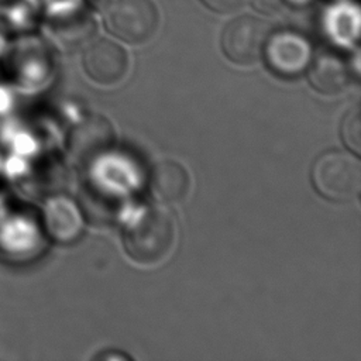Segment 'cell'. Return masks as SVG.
<instances>
[{
  "instance_id": "cell-8",
  "label": "cell",
  "mask_w": 361,
  "mask_h": 361,
  "mask_svg": "<svg viewBox=\"0 0 361 361\" xmlns=\"http://www.w3.org/2000/svg\"><path fill=\"white\" fill-rule=\"evenodd\" d=\"M268 37L267 25L257 17L244 14L231 20L221 32V49L237 65H251L262 54Z\"/></svg>"
},
{
  "instance_id": "cell-16",
  "label": "cell",
  "mask_w": 361,
  "mask_h": 361,
  "mask_svg": "<svg viewBox=\"0 0 361 361\" xmlns=\"http://www.w3.org/2000/svg\"><path fill=\"white\" fill-rule=\"evenodd\" d=\"M55 34L68 44L80 45L92 38L94 23L92 17L82 10L69 8L58 16L49 18Z\"/></svg>"
},
{
  "instance_id": "cell-22",
  "label": "cell",
  "mask_w": 361,
  "mask_h": 361,
  "mask_svg": "<svg viewBox=\"0 0 361 361\" xmlns=\"http://www.w3.org/2000/svg\"><path fill=\"white\" fill-rule=\"evenodd\" d=\"M8 42H10L8 35H6L3 31H0V56H3V54L6 52Z\"/></svg>"
},
{
  "instance_id": "cell-11",
  "label": "cell",
  "mask_w": 361,
  "mask_h": 361,
  "mask_svg": "<svg viewBox=\"0 0 361 361\" xmlns=\"http://www.w3.org/2000/svg\"><path fill=\"white\" fill-rule=\"evenodd\" d=\"M124 189L117 183H107L106 178H93L82 189V203L79 204L83 216L100 224L113 221L123 206Z\"/></svg>"
},
{
  "instance_id": "cell-18",
  "label": "cell",
  "mask_w": 361,
  "mask_h": 361,
  "mask_svg": "<svg viewBox=\"0 0 361 361\" xmlns=\"http://www.w3.org/2000/svg\"><path fill=\"white\" fill-rule=\"evenodd\" d=\"M202 3L217 13H231L243 7L247 0H202Z\"/></svg>"
},
{
  "instance_id": "cell-20",
  "label": "cell",
  "mask_w": 361,
  "mask_h": 361,
  "mask_svg": "<svg viewBox=\"0 0 361 361\" xmlns=\"http://www.w3.org/2000/svg\"><path fill=\"white\" fill-rule=\"evenodd\" d=\"M13 107L11 86L0 85V117L8 114Z\"/></svg>"
},
{
  "instance_id": "cell-4",
  "label": "cell",
  "mask_w": 361,
  "mask_h": 361,
  "mask_svg": "<svg viewBox=\"0 0 361 361\" xmlns=\"http://www.w3.org/2000/svg\"><path fill=\"white\" fill-rule=\"evenodd\" d=\"M106 25L128 44H142L155 34L159 16L151 0H113L104 11Z\"/></svg>"
},
{
  "instance_id": "cell-1",
  "label": "cell",
  "mask_w": 361,
  "mask_h": 361,
  "mask_svg": "<svg viewBox=\"0 0 361 361\" xmlns=\"http://www.w3.org/2000/svg\"><path fill=\"white\" fill-rule=\"evenodd\" d=\"M175 221L161 206L140 212L126 227L123 243L127 254L138 264L154 265L164 261L175 244Z\"/></svg>"
},
{
  "instance_id": "cell-10",
  "label": "cell",
  "mask_w": 361,
  "mask_h": 361,
  "mask_svg": "<svg viewBox=\"0 0 361 361\" xmlns=\"http://www.w3.org/2000/svg\"><path fill=\"white\" fill-rule=\"evenodd\" d=\"M83 217L79 203L65 195H52L42 207L44 234L58 244H71L83 231Z\"/></svg>"
},
{
  "instance_id": "cell-6",
  "label": "cell",
  "mask_w": 361,
  "mask_h": 361,
  "mask_svg": "<svg viewBox=\"0 0 361 361\" xmlns=\"http://www.w3.org/2000/svg\"><path fill=\"white\" fill-rule=\"evenodd\" d=\"M114 142V128L102 114H89L68 133V151L80 166H89L107 154Z\"/></svg>"
},
{
  "instance_id": "cell-7",
  "label": "cell",
  "mask_w": 361,
  "mask_h": 361,
  "mask_svg": "<svg viewBox=\"0 0 361 361\" xmlns=\"http://www.w3.org/2000/svg\"><path fill=\"white\" fill-rule=\"evenodd\" d=\"M44 247V230L24 213L0 214V255L23 262L35 258Z\"/></svg>"
},
{
  "instance_id": "cell-17",
  "label": "cell",
  "mask_w": 361,
  "mask_h": 361,
  "mask_svg": "<svg viewBox=\"0 0 361 361\" xmlns=\"http://www.w3.org/2000/svg\"><path fill=\"white\" fill-rule=\"evenodd\" d=\"M341 138L345 147L355 155L361 154V113L355 107L348 110L341 121Z\"/></svg>"
},
{
  "instance_id": "cell-2",
  "label": "cell",
  "mask_w": 361,
  "mask_h": 361,
  "mask_svg": "<svg viewBox=\"0 0 361 361\" xmlns=\"http://www.w3.org/2000/svg\"><path fill=\"white\" fill-rule=\"evenodd\" d=\"M310 178L314 189L331 202H347L361 188L358 161L343 151H327L313 164Z\"/></svg>"
},
{
  "instance_id": "cell-12",
  "label": "cell",
  "mask_w": 361,
  "mask_h": 361,
  "mask_svg": "<svg viewBox=\"0 0 361 361\" xmlns=\"http://www.w3.org/2000/svg\"><path fill=\"white\" fill-rule=\"evenodd\" d=\"M309 82L320 93L337 94L351 82L348 62L334 51H322L309 63Z\"/></svg>"
},
{
  "instance_id": "cell-15",
  "label": "cell",
  "mask_w": 361,
  "mask_h": 361,
  "mask_svg": "<svg viewBox=\"0 0 361 361\" xmlns=\"http://www.w3.org/2000/svg\"><path fill=\"white\" fill-rule=\"evenodd\" d=\"M39 13L37 0H0V31L6 35L30 32Z\"/></svg>"
},
{
  "instance_id": "cell-14",
  "label": "cell",
  "mask_w": 361,
  "mask_h": 361,
  "mask_svg": "<svg viewBox=\"0 0 361 361\" xmlns=\"http://www.w3.org/2000/svg\"><path fill=\"white\" fill-rule=\"evenodd\" d=\"M324 28L340 44L354 42L360 31L358 7L344 0L330 6L324 13Z\"/></svg>"
},
{
  "instance_id": "cell-5",
  "label": "cell",
  "mask_w": 361,
  "mask_h": 361,
  "mask_svg": "<svg viewBox=\"0 0 361 361\" xmlns=\"http://www.w3.org/2000/svg\"><path fill=\"white\" fill-rule=\"evenodd\" d=\"M262 52L269 71L281 78L299 76L312 61L310 42L293 30L268 35Z\"/></svg>"
},
{
  "instance_id": "cell-3",
  "label": "cell",
  "mask_w": 361,
  "mask_h": 361,
  "mask_svg": "<svg viewBox=\"0 0 361 361\" xmlns=\"http://www.w3.org/2000/svg\"><path fill=\"white\" fill-rule=\"evenodd\" d=\"M13 86L23 92L42 86L52 69L51 54L45 44L28 32L17 35L14 42H8L3 54Z\"/></svg>"
},
{
  "instance_id": "cell-19",
  "label": "cell",
  "mask_w": 361,
  "mask_h": 361,
  "mask_svg": "<svg viewBox=\"0 0 361 361\" xmlns=\"http://www.w3.org/2000/svg\"><path fill=\"white\" fill-rule=\"evenodd\" d=\"M250 4L257 10L264 14H275L281 4L283 3L282 0H247Z\"/></svg>"
},
{
  "instance_id": "cell-23",
  "label": "cell",
  "mask_w": 361,
  "mask_h": 361,
  "mask_svg": "<svg viewBox=\"0 0 361 361\" xmlns=\"http://www.w3.org/2000/svg\"><path fill=\"white\" fill-rule=\"evenodd\" d=\"M282 1L292 7H303V6H307L312 0H282Z\"/></svg>"
},
{
  "instance_id": "cell-9",
  "label": "cell",
  "mask_w": 361,
  "mask_h": 361,
  "mask_svg": "<svg viewBox=\"0 0 361 361\" xmlns=\"http://www.w3.org/2000/svg\"><path fill=\"white\" fill-rule=\"evenodd\" d=\"M82 62L89 78L106 86L121 82L128 72L126 49L106 38L89 42L83 51Z\"/></svg>"
},
{
  "instance_id": "cell-24",
  "label": "cell",
  "mask_w": 361,
  "mask_h": 361,
  "mask_svg": "<svg viewBox=\"0 0 361 361\" xmlns=\"http://www.w3.org/2000/svg\"><path fill=\"white\" fill-rule=\"evenodd\" d=\"M0 166H1V161H0Z\"/></svg>"
},
{
  "instance_id": "cell-13",
  "label": "cell",
  "mask_w": 361,
  "mask_h": 361,
  "mask_svg": "<svg viewBox=\"0 0 361 361\" xmlns=\"http://www.w3.org/2000/svg\"><path fill=\"white\" fill-rule=\"evenodd\" d=\"M149 188L158 200L175 204L186 199L190 189V178L182 164L173 159H164L152 166Z\"/></svg>"
},
{
  "instance_id": "cell-21",
  "label": "cell",
  "mask_w": 361,
  "mask_h": 361,
  "mask_svg": "<svg viewBox=\"0 0 361 361\" xmlns=\"http://www.w3.org/2000/svg\"><path fill=\"white\" fill-rule=\"evenodd\" d=\"M113 0H86L87 6L96 11H106Z\"/></svg>"
}]
</instances>
